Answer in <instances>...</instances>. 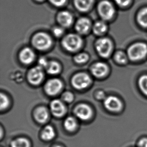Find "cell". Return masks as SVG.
<instances>
[{
    "instance_id": "obj_1",
    "label": "cell",
    "mask_w": 147,
    "mask_h": 147,
    "mask_svg": "<svg viewBox=\"0 0 147 147\" xmlns=\"http://www.w3.org/2000/svg\"><path fill=\"white\" fill-rule=\"evenodd\" d=\"M147 54V46L143 42L132 44L127 50V56L130 60L136 61L142 60Z\"/></svg>"
},
{
    "instance_id": "obj_2",
    "label": "cell",
    "mask_w": 147,
    "mask_h": 147,
    "mask_svg": "<svg viewBox=\"0 0 147 147\" xmlns=\"http://www.w3.org/2000/svg\"><path fill=\"white\" fill-rule=\"evenodd\" d=\"M82 42V38L79 35L76 34H69L64 38L62 45L68 51L75 52L80 48Z\"/></svg>"
},
{
    "instance_id": "obj_3",
    "label": "cell",
    "mask_w": 147,
    "mask_h": 147,
    "mask_svg": "<svg viewBox=\"0 0 147 147\" xmlns=\"http://www.w3.org/2000/svg\"><path fill=\"white\" fill-rule=\"evenodd\" d=\"M32 42L35 48L41 50H46L52 44V40L48 34L44 32H39L33 38Z\"/></svg>"
},
{
    "instance_id": "obj_4",
    "label": "cell",
    "mask_w": 147,
    "mask_h": 147,
    "mask_svg": "<svg viewBox=\"0 0 147 147\" xmlns=\"http://www.w3.org/2000/svg\"><path fill=\"white\" fill-rule=\"evenodd\" d=\"M113 46L111 42L107 38H101L96 42V49L100 56L107 58L111 54Z\"/></svg>"
},
{
    "instance_id": "obj_5",
    "label": "cell",
    "mask_w": 147,
    "mask_h": 147,
    "mask_svg": "<svg viewBox=\"0 0 147 147\" xmlns=\"http://www.w3.org/2000/svg\"><path fill=\"white\" fill-rule=\"evenodd\" d=\"M98 12L103 19L108 20L113 18L115 11L113 6L110 2L107 1H103L98 4Z\"/></svg>"
},
{
    "instance_id": "obj_6",
    "label": "cell",
    "mask_w": 147,
    "mask_h": 147,
    "mask_svg": "<svg viewBox=\"0 0 147 147\" xmlns=\"http://www.w3.org/2000/svg\"><path fill=\"white\" fill-rule=\"evenodd\" d=\"M91 82V79L88 74L84 73L77 74L72 80V84L77 89H83L88 87Z\"/></svg>"
},
{
    "instance_id": "obj_7",
    "label": "cell",
    "mask_w": 147,
    "mask_h": 147,
    "mask_svg": "<svg viewBox=\"0 0 147 147\" xmlns=\"http://www.w3.org/2000/svg\"><path fill=\"white\" fill-rule=\"evenodd\" d=\"M44 77L43 68L40 66L35 67L30 70L28 73V80L33 85H38Z\"/></svg>"
},
{
    "instance_id": "obj_8",
    "label": "cell",
    "mask_w": 147,
    "mask_h": 147,
    "mask_svg": "<svg viewBox=\"0 0 147 147\" xmlns=\"http://www.w3.org/2000/svg\"><path fill=\"white\" fill-rule=\"evenodd\" d=\"M104 105L105 108L109 111L117 112L121 110L122 103L118 98L110 96L105 99Z\"/></svg>"
},
{
    "instance_id": "obj_9",
    "label": "cell",
    "mask_w": 147,
    "mask_h": 147,
    "mask_svg": "<svg viewBox=\"0 0 147 147\" xmlns=\"http://www.w3.org/2000/svg\"><path fill=\"white\" fill-rule=\"evenodd\" d=\"M62 88V83L57 79H51L46 83L45 89L49 95H55L58 93Z\"/></svg>"
},
{
    "instance_id": "obj_10",
    "label": "cell",
    "mask_w": 147,
    "mask_h": 147,
    "mask_svg": "<svg viewBox=\"0 0 147 147\" xmlns=\"http://www.w3.org/2000/svg\"><path fill=\"white\" fill-rule=\"evenodd\" d=\"M75 114L80 119L86 120L92 117V108L86 104H81L76 108Z\"/></svg>"
},
{
    "instance_id": "obj_11",
    "label": "cell",
    "mask_w": 147,
    "mask_h": 147,
    "mask_svg": "<svg viewBox=\"0 0 147 147\" xmlns=\"http://www.w3.org/2000/svg\"><path fill=\"white\" fill-rule=\"evenodd\" d=\"M50 110L54 115L61 117L65 113V106L59 100H54L50 104Z\"/></svg>"
},
{
    "instance_id": "obj_12",
    "label": "cell",
    "mask_w": 147,
    "mask_h": 147,
    "mask_svg": "<svg viewBox=\"0 0 147 147\" xmlns=\"http://www.w3.org/2000/svg\"><path fill=\"white\" fill-rule=\"evenodd\" d=\"M92 73L96 77H102L107 73L108 67L103 63H97L94 64L92 68Z\"/></svg>"
},
{
    "instance_id": "obj_13",
    "label": "cell",
    "mask_w": 147,
    "mask_h": 147,
    "mask_svg": "<svg viewBox=\"0 0 147 147\" xmlns=\"http://www.w3.org/2000/svg\"><path fill=\"white\" fill-rule=\"evenodd\" d=\"M57 19L60 24L65 27L70 26L73 21V17L71 14L66 11L60 12L58 15Z\"/></svg>"
},
{
    "instance_id": "obj_14",
    "label": "cell",
    "mask_w": 147,
    "mask_h": 147,
    "mask_svg": "<svg viewBox=\"0 0 147 147\" xmlns=\"http://www.w3.org/2000/svg\"><path fill=\"white\" fill-rule=\"evenodd\" d=\"M19 58L20 61L23 63L29 64L33 61L35 58V54L31 48H26L21 50Z\"/></svg>"
},
{
    "instance_id": "obj_15",
    "label": "cell",
    "mask_w": 147,
    "mask_h": 147,
    "mask_svg": "<svg viewBox=\"0 0 147 147\" xmlns=\"http://www.w3.org/2000/svg\"><path fill=\"white\" fill-rule=\"evenodd\" d=\"M90 26V22L88 18H81L76 22V29L80 34H84L89 30Z\"/></svg>"
},
{
    "instance_id": "obj_16",
    "label": "cell",
    "mask_w": 147,
    "mask_h": 147,
    "mask_svg": "<svg viewBox=\"0 0 147 147\" xmlns=\"http://www.w3.org/2000/svg\"><path fill=\"white\" fill-rule=\"evenodd\" d=\"M35 117L39 123L46 122L49 117V113L46 108L41 107L37 109L35 112Z\"/></svg>"
},
{
    "instance_id": "obj_17",
    "label": "cell",
    "mask_w": 147,
    "mask_h": 147,
    "mask_svg": "<svg viewBox=\"0 0 147 147\" xmlns=\"http://www.w3.org/2000/svg\"><path fill=\"white\" fill-rule=\"evenodd\" d=\"M92 2L93 0H74L76 8L82 12H85L89 10Z\"/></svg>"
},
{
    "instance_id": "obj_18",
    "label": "cell",
    "mask_w": 147,
    "mask_h": 147,
    "mask_svg": "<svg viewBox=\"0 0 147 147\" xmlns=\"http://www.w3.org/2000/svg\"><path fill=\"white\" fill-rule=\"evenodd\" d=\"M55 136V131L53 127L50 125L46 126L43 130L41 133V137L45 141H50L53 139Z\"/></svg>"
},
{
    "instance_id": "obj_19",
    "label": "cell",
    "mask_w": 147,
    "mask_h": 147,
    "mask_svg": "<svg viewBox=\"0 0 147 147\" xmlns=\"http://www.w3.org/2000/svg\"><path fill=\"white\" fill-rule=\"evenodd\" d=\"M137 21L141 26L147 27V7L143 8L138 13Z\"/></svg>"
},
{
    "instance_id": "obj_20",
    "label": "cell",
    "mask_w": 147,
    "mask_h": 147,
    "mask_svg": "<svg viewBox=\"0 0 147 147\" xmlns=\"http://www.w3.org/2000/svg\"><path fill=\"white\" fill-rule=\"evenodd\" d=\"M64 126L68 131H73L77 127V122L74 117L70 116L65 120Z\"/></svg>"
},
{
    "instance_id": "obj_21",
    "label": "cell",
    "mask_w": 147,
    "mask_h": 147,
    "mask_svg": "<svg viewBox=\"0 0 147 147\" xmlns=\"http://www.w3.org/2000/svg\"><path fill=\"white\" fill-rule=\"evenodd\" d=\"M94 32L96 35H101L104 33L107 29V26L105 22L98 21L94 26Z\"/></svg>"
},
{
    "instance_id": "obj_22",
    "label": "cell",
    "mask_w": 147,
    "mask_h": 147,
    "mask_svg": "<svg viewBox=\"0 0 147 147\" xmlns=\"http://www.w3.org/2000/svg\"><path fill=\"white\" fill-rule=\"evenodd\" d=\"M46 71L48 73L51 75H55L59 73L60 71V66L59 64L55 62H50L48 66L46 68Z\"/></svg>"
},
{
    "instance_id": "obj_23",
    "label": "cell",
    "mask_w": 147,
    "mask_h": 147,
    "mask_svg": "<svg viewBox=\"0 0 147 147\" xmlns=\"http://www.w3.org/2000/svg\"><path fill=\"white\" fill-rule=\"evenodd\" d=\"M30 144L27 140L20 137L15 140L11 143V147H29Z\"/></svg>"
},
{
    "instance_id": "obj_24",
    "label": "cell",
    "mask_w": 147,
    "mask_h": 147,
    "mask_svg": "<svg viewBox=\"0 0 147 147\" xmlns=\"http://www.w3.org/2000/svg\"><path fill=\"white\" fill-rule=\"evenodd\" d=\"M139 85L142 91L146 95H147V75H143L140 78Z\"/></svg>"
},
{
    "instance_id": "obj_25",
    "label": "cell",
    "mask_w": 147,
    "mask_h": 147,
    "mask_svg": "<svg viewBox=\"0 0 147 147\" xmlns=\"http://www.w3.org/2000/svg\"><path fill=\"white\" fill-rule=\"evenodd\" d=\"M115 59L119 64H125L127 61V56L123 52L119 51L115 55Z\"/></svg>"
},
{
    "instance_id": "obj_26",
    "label": "cell",
    "mask_w": 147,
    "mask_h": 147,
    "mask_svg": "<svg viewBox=\"0 0 147 147\" xmlns=\"http://www.w3.org/2000/svg\"><path fill=\"white\" fill-rule=\"evenodd\" d=\"M88 60V56L87 54L80 53L78 54L74 57V61L78 64L86 63Z\"/></svg>"
},
{
    "instance_id": "obj_27",
    "label": "cell",
    "mask_w": 147,
    "mask_h": 147,
    "mask_svg": "<svg viewBox=\"0 0 147 147\" xmlns=\"http://www.w3.org/2000/svg\"><path fill=\"white\" fill-rule=\"evenodd\" d=\"M9 104V100L7 96L4 94H1V100H0V108L1 110H5L8 107Z\"/></svg>"
},
{
    "instance_id": "obj_28",
    "label": "cell",
    "mask_w": 147,
    "mask_h": 147,
    "mask_svg": "<svg viewBox=\"0 0 147 147\" xmlns=\"http://www.w3.org/2000/svg\"><path fill=\"white\" fill-rule=\"evenodd\" d=\"M62 98L64 101L70 103V102H71L74 100V95L71 92H66L62 95Z\"/></svg>"
},
{
    "instance_id": "obj_29",
    "label": "cell",
    "mask_w": 147,
    "mask_h": 147,
    "mask_svg": "<svg viewBox=\"0 0 147 147\" xmlns=\"http://www.w3.org/2000/svg\"><path fill=\"white\" fill-rule=\"evenodd\" d=\"M49 1L54 6L60 7L65 4L66 0H49Z\"/></svg>"
},
{
    "instance_id": "obj_30",
    "label": "cell",
    "mask_w": 147,
    "mask_h": 147,
    "mask_svg": "<svg viewBox=\"0 0 147 147\" xmlns=\"http://www.w3.org/2000/svg\"><path fill=\"white\" fill-rule=\"evenodd\" d=\"M131 0H115V3L121 7H125L129 4Z\"/></svg>"
},
{
    "instance_id": "obj_31",
    "label": "cell",
    "mask_w": 147,
    "mask_h": 147,
    "mask_svg": "<svg viewBox=\"0 0 147 147\" xmlns=\"http://www.w3.org/2000/svg\"><path fill=\"white\" fill-rule=\"evenodd\" d=\"M38 63H39V66H40L42 68H47L49 63V62L44 58H40Z\"/></svg>"
},
{
    "instance_id": "obj_32",
    "label": "cell",
    "mask_w": 147,
    "mask_h": 147,
    "mask_svg": "<svg viewBox=\"0 0 147 147\" xmlns=\"http://www.w3.org/2000/svg\"><path fill=\"white\" fill-rule=\"evenodd\" d=\"M53 32L54 34L56 36L59 37V36H61L62 34H63V30L61 27H57L54 28L53 30Z\"/></svg>"
},
{
    "instance_id": "obj_33",
    "label": "cell",
    "mask_w": 147,
    "mask_h": 147,
    "mask_svg": "<svg viewBox=\"0 0 147 147\" xmlns=\"http://www.w3.org/2000/svg\"><path fill=\"white\" fill-rule=\"evenodd\" d=\"M139 147H147V139L144 138L141 140L138 143Z\"/></svg>"
},
{
    "instance_id": "obj_34",
    "label": "cell",
    "mask_w": 147,
    "mask_h": 147,
    "mask_svg": "<svg viewBox=\"0 0 147 147\" xmlns=\"http://www.w3.org/2000/svg\"><path fill=\"white\" fill-rule=\"evenodd\" d=\"M105 94L102 91H99L97 94V96H96L97 98L99 99H102L105 98Z\"/></svg>"
},
{
    "instance_id": "obj_35",
    "label": "cell",
    "mask_w": 147,
    "mask_h": 147,
    "mask_svg": "<svg viewBox=\"0 0 147 147\" xmlns=\"http://www.w3.org/2000/svg\"><path fill=\"white\" fill-rule=\"evenodd\" d=\"M54 147H62L61 146H54Z\"/></svg>"
},
{
    "instance_id": "obj_36",
    "label": "cell",
    "mask_w": 147,
    "mask_h": 147,
    "mask_svg": "<svg viewBox=\"0 0 147 147\" xmlns=\"http://www.w3.org/2000/svg\"><path fill=\"white\" fill-rule=\"evenodd\" d=\"M37 1H42L43 0H37Z\"/></svg>"
}]
</instances>
